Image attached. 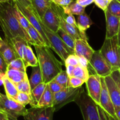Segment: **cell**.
I'll list each match as a JSON object with an SVG mask.
<instances>
[{
  "instance_id": "obj_55",
  "label": "cell",
  "mask_w": 120,
  "mask_h": 120,
  "mask_svg": "<svg viewBox=\"0 0 120 120\" xmlns=\"http://www.w3.org/2000/svg\"><path fill=\"white\" fill-rule=\"evenodd\" d=\"M14 1V0H0V3L4 4V3H8V2H11Z\"/></svg>"
},
{
  "instance_id": "obj_45",
  "label": "cell",
  "mask_w": 120,
  "mask_h": 120,
  "mask_svg": "<svg viewBox=\"0 0 120 120\" xmlns=\"http://www.w3.org/2000/svg\"><path fill=\"white\" fill-rule=\"evenodd\" d=\"M78 58L79 65L80 66L84 68H88V66L89 65V61L87 60L84 56H77Z\"/></svg>"
},
{
  "instance_id": "obj_61",
  "label": "cell",
  "mask_w": 120,
  "mask_h": 120,
  "mask_svg": "<svg viewBox=\"0 0 120 120\" xmlns=\"http://www.w3.org/2000/svg\"><path fill=\"white\" fill-rule=\"evenodd\" d=\"M0 94H1V92H0Z\"/></svg>"
},
{
  "instance_id": "obj_27",
  "label": "cell",
  "mask_w": 120,
  "mask_h": 120,
  "mask_svg": "<svg viewBox=\"0 0 120 120\" xmlns=\"http://www.w3.org/2000/svg\"><path fill=\"white\" fill-rule=\"evenodd\" d=\"M46 84H47L44 83V82H42L36 86L34 89H32L31 96L32 98V104L30 105L31 107H35L36 105L45 89Z\"/></svg>"
},
{
  "instance_id": "obj_24",
  "label": "cell",
  "mask_w": 120,
  "mask_h": 120,
  "mask_svg": "<svg viewBox=\"0 0 120 120\" xmlns=\"http://www.w3.org/2000/svg\"><path fill=\"white\" fill-rule=\"evenodd\" d=\"M11 44L12 45L18 58L23 60L24 49L29 45L28 42L20 36H15L12 39Z\"/></svg>"
},
{
  "instance_id": "obj_35",
  "label": "cell",
  "mask_w": 120,
  "mask_h": 120,
  "mask_svg": "<svg viewBox=\"0 0 120 120\" xmlns=\"http://www.w3.org/2000/svg\"><path fill=\"white\" fill-rule=\"evenodd\" d=\"M53 81L57 82L64 87H69V76L66 70H62L53 79Z\"/></svg>"
},
{
  "instance_id": "obj_60",
  "label": "cell",
  "mask_w": 120,
  "mask_h": 120,
  "mask_svg": "<svg viewBox=\"0 0 120 120\" xmlns=\"http://www.w3.org/2000/svg\"><path fill=\"white\" fill-rule=\"evenodd\" d=\"M110 1H112V0H110Z\"/></svg>"
},
{
  "instance_id": "obj_51",
  "label": "cell",
  "mask_w": 120,
  "mask_h": 120,
  "mask_svg": "<svg viewBox=\"0 0 120 120\" xmlns=\"http://www.w3.org/2000/svg\"><path fill=\"white\" fill-rule=\"evenodd\" d=\"M4 11V5L3 4L0 3V26L2 27V13H3Z\"/></svg>"
},
{
  "instance_id": "obj_56",
  "label": "cell",
  "mask_w": 120,
  "mask_h": 120,
  "mask_svg": "<svg viewBox=\"0 0 120 120\" xmlns=\"http://www.w3.org/2000/svg\"><path fill=\"white\" fill-rule=\"evenodd\" d=\"M0 120H12V119H9V118H0Z\"/></svg>"
},
{
  "instance_id": "obj_13",
  "label": "cell",
  "mask_w": 120,
  "mask_h": 120,
  "mask_svg": "<svg viewBox=\"0 0 120 120\" xmlns=\"http://www.w3.org/2000/svg\"><path fill=\"white\" fill-rule=\"evenodd\" d=\"M101 91L99 105L103 108L104 111L108 113L109 115L113 117H116L114 107L108 91L104 77H101Z\"/></svg>"
},
{
  "instance_id": "obj_39",
  "label": "cell",
  "mask_w": 120,
  "mask_h": 120,
  "mask_svg": "<svg viewBox=\"0 0 120 120\" xmlns=\"http://www.w3.org/2000/svg\"><path fill=\"white\" fill-rule=\"evenodd\" d=\"M48 84L49 85L50 91H51V92L53 94H56V93L60 91L63 90V89L65 88V87L61 85L60 84H58L57 82H55V81H53V80L50 81Z\"/></svg>"
},
{
  "instance_id": "obj_11",
  "label": "cell",
  "mask_w": 120,
  "mask_h": 120,
  "mask_svg": "<svg viewBox=\"0 0 120 120\" xmlns=\"http://www.w3.org/2000/svg\"><path fill=\"white\" fill-rule=\"evenodd\" d=\"M51 7L53 8L56 14L57 15L59 20V27L60 28L63 29V31L71 35L75 40H80L83 39L82 35L80 32L78 28H74L69 24L66 22L65 20L66 14L64 13L63 8L60 6L57 5L55 4L52 3L51 5Z\"/></svg>"
},
{
  "instance_id": "obj_8",
  "label": "cell",
  "mask_w": 120,
  "mask_h": 120,
  "mask_svg": "<svg viewBox=\"0 0 120 120\" xmlns=\"http://www.w3.org/2000/svg\"><path fill=\"white\" fill-rule=\"evenodd\" d=\"M89 66L94 71L95 74L100 77H105L112 74L115 70L113 67L101 55L99 50L95 51L89 61ZM88 66V67H89Z\"/></svg>"
},
{
  "instance_id": "obj_41",
  "label": "cell",
  "mask_w": 120,
  "mask_h": 120,
  "mask_svg": "<svg viewBox=\"0 0 120 120\" xmlns=\"http://www.w3.org/2000/svg\"><path fill=\"white\" fill-rule=\"evenodd\" d=\"M110 2V0H94L95 4L104 12L107 10Z\"/></svg>"
},
{
  "instance_id": "obj_54",
  "label": "cell",
  "mask_w": 120,
  "mask_h": 120,
  "mask_svg": "<svg viewBox=\"0 0 120 120\" xmlns=\"http://www.w3.org/2000/svg\"><path fill=\"white\" fill-rule=\"evenodd\" d=\"M117 39H118V45L120 46V18L119 28H118V34H117Z\"/></svg>"
},
{
  "instance_id": "obj_47",
  "label": "cell",
  "mask_w": 120,
  "mask_h": 120,
  "mask_svg": "<svg viewBox=\"0 0 120 120\" xmlns=\"http://www.w3.org/2000/svg\"><path fill=\"white\" fill-rule=\"evenodd\" d=\"M14 2H16L25 7H28L31 5L30 0H14Z\"/></svg>"
},
{
  "instance_id": "obj_7",
  "label": "cell",
  "mask_w": 120,
  "mask_h": 120,
  "mask_svg": "<svg viewBox=\"0 0 120 120\" xmlns=\"http://www.w3.org/2000/svg\"><path fill=\"white\" fill-rule=\"evenodd\" d=\"M0 109L5 112L11 118L18 120L20 116H24L27 112L25 106L16 100H12L4 94H0Z\"/></svg>"
},
{
  "instance_id": "obj_30",
  "label": "cell",
  "mask_w": 120,
  "mask_h": 120,
  "mask_svg": "<svg viewBox=\"0 0 120 120\" xmlns=\"http://www.w3.org/2000/svg\"><path fill=\"white\" fill-rule=\"evenodd\" d=\"M12 12L15 17L16 18V20L19 22V23L21 25V26L25 29L27 31V29L29 27L30 23L28 21V20L26 18L25 16L23 15V14L21 12V11L18 8L14 2H13L12 3Z\"/></svg>"
},
{
  "instance_id": "obj_58",
  "label": "cell",
  "mask_w": 120,
  "mask_h": 120,
  "mask_svg": "<svg viewBox=\"0 0 120 120\" xmlns=\"http://www.w3.org/2000/svg\"><path fill=\"white\" fill-rule=\"evenodd\" d=\"M118 71H119V72H120V69H118Z\"/></svg>"
},
{
  "instance_id": "obj_34",
  "label": "cell",
  "mask_w": 120,
  "mask_h": 120,
  "mask_svg": "<svg viewBox=\"0 0 120 120\" xmlns=\"http://www.w3.org/2000/svg\"><path fill=\"white\" fill-rule=\"evenodd\" d=\"M15 85L19 92L26 93V94L31 95V88H30L29 78H28V76L26 77L22 81L15 84Z\"/></svg>"
},
{
  "instance_id": "obj_12",
  "label": "cell",
  "mask_w": 120,
  "mask_h": 120,
  "mask_svg": "<svg viewBox=\"0 0 120 120\" xmlns=\"http://www.w3.org/2000/svg\"><path fill=\"white\" fill-rule=\"evenodd\" d=\"M87 94L97 105H100L101 84V77L97 74L90 75L88 80L86 81Z\"/></svg>"
},
{
  "instance_id": "obj_49",
  "label": "cell",
  "mask_w": 120,
  "mask_h": 120,
  "mask_svg": "<svg viewBox=\"0 0 120 120\" xmlns=\"http://www.w3.org/2000/svg\"><path fill=\"white\" fill-rule=\"evenodd\" d=\"M66 71L67 74L69 76H73V72L74 71V69H75V67L72 65H66Z\"/></svg>"
},
{
  "instance_id": "obj_18",
  "label": "cell",
  "mask_w": 120,
  "mask_h": 120,
  "mask_svg": "<svg viewBox=\"0 0 120 120\" xmlns=\"http://www.w3.org/2000/svg\"><path fill=\"white\" fill-rule=\"evenodd\" d=\"M0 54L4 58L7 65L10 64L13 60L18 58L12 45L7 40H2L0 46Z\"/></svg>"
},
{
  "instance_id": "obj_50",
  "label": "cell",
  "mask_w": 120,
  "mask_h": 120,
  "mask_svg": "<svg viewBox=\"0 0 120 120\" xmlns=\"http://www.w3.org/2000/svg\"><path fill=\"white\" fill-rule=\"evenodd\" d=\"M0 118H9V119H12V120H14V119L11 118L3 110L0 109Z\"/></svg>"
},
{
  "instance_id": "obj_23",
  "label": "cell",
  "mask_w": 120,
  "mask_h": 120,
  "mask_svg": "<svg viewBox=\"0 0 120 120\" xmlns=\"http://www.w3.org/2000/svg\"><path fill=\"white\" fill-rule=\"evenodd\" d=\"M53 96V94L51 92L49 85L47 84L45 89L41 96L39 101L35 107H52Z\"/></svg>"
},
{
  "instance_id": "obj_43",
  "label": "cell",
  "mask_w": 120,
  "mask_h": 120,
  "mask_svg": "<svg viewBox=\"0 0 120 120\" xmlns=\"http://www.w3.org/2000/svg\"><path fill=\"white\" fill-rule=\"evenodd\" d=\"M65 20L66 21V22H68V24H69L70 25L73 27L74 28H77V22H76V19H75V17L73 15H71V14L66 15V14Z\"/></svg>"
},
{
  "instance_id": "obj_10",
  "label": "cell",
  "mask_w": 120,
  "mask_h": 120,
  "mask_svg": "<svg viewBox=\"0 0 120 120\" xmlns=\"http://www.w3.org/2000/svg\"><path fill=\"white\" fill-rule=\"evenodd\" d=\"M55 112L53 107H34L27 109L23 118L25 120H53Z\"/></svg>"
},
{
  "instance_id": "obj_4",
  "label": "cell",
  "mask_w": 120,
  "mask_h": 120,
  "mask_svg": "<svg viewBox=\"0 0 120 120\" xmlns=\"http://www.w3.org/2000/svg\"><path fill=\"white\" fill-rule=\"evenodd\" d=\"M100 52L115 70L120 68V46L117 35L110 38H105Z\"/></svg>"
},
{
  "instance_id": "obj_28",
  "label": "cell",
  "mask_w": 120,
  "mask_h": 120,
  "mask_svg": "<svg viewBox=\"0 0 120 120\" xmlns=\"http://www.w3.org/2000/svg\"><path fill=\"white\" fill-rule=\"evenodd\" d=\"M27 32H28L30 39L34 42V45L39 46H46L44 40L41 36V34L31 24H29V27L27 29Z\"/></svg>"
},
{
  "instance_id": "obj_15",
  "label": "cell",
  "mask_w": 120,
  "mask_h": 120,
  "mask_svg": "<svg viewBox=\"0 0 120 120\" xmlns=\"http://www.w3.org/2000/svg\"><path fill=\"white\" fill-rule=\"evenodd\" d=\"M87 41L83 39L76 40L74 51L75 54L77 56H84L90 61L95 51L90 47Z\"/></svg>"
},
{
  "instance_id": "obj_26",
  "label": "cell",
  "mask_w": 120,
  "mask_h": 120,
  "mask_svg": "<svg viewBox=\"0 0 120 120\" xmlns=\"http://www.w3.org/2000/svg\"><path fill=\"white\" fill-rule=\"evenodd\" d=\"M5 75L15 85L22 81L28 76L26 72H23L14 69H7Z\"/></svg>"
},
{
  "instance_id": "obj_6",
  "label": "cell",
  "mask_w": 120,
  "mask_h": 120,
  "mask_svg": "<svg viewBox=\"0 0 120 120\" xmlns=\"http://www.w3.org/2000/svg\"><path fill=\"white\" fill-rule=\"evenodd\" d=\"M82 87L78 88L66 87L63 90L53 94L52 107L56 112L63 106L71 102H75L80 94L84 91Z\"/></svg>"
},
{
  "instance_id": "obj_2",
  "label": "cell",
  "mask_w": 120,
  "mask_h": 120,
  "mask_svg": "<svg viewBox=\"0 0 120 120\" xmlns=\"http://www.w3.org/2000/svg\"><path fill=\"white\" fill-rule=\"evenodd\" d=\"M14 1L4 3L2 13V26L1 27L5 35V39L11 44V40L15 36H20L28 43L34 45L28 32L19 23L12 12V3Z\"/></svg>"
},
{
  "instance_id": "obj_53",
  "label": "cell",
  "mask_w": 120,
  "mask_h": 120,
  "mask_svg": "<svg viewBox=\"0 0 120 120\" xmlns=\"http://www.w3.org/2000/svg\"><path fill=\"white\" fill-rule=\"evenodd\" d=\"M105 112V116H106L107 118V120H118V119L116 117H113V116H111L110 115H109L108 113H107L106 112Z\"/></svg>"
},
{
  "instance_id": "obj_5",
  "label": "cell",
  "mask_w": 120,
  "mask_h": 120,
  "mask_svg": "<svg viewBox=\"0 0 120 120\" xmlns=\"http://www.w3.org/2000/svg\"><path fill=\"white\" fill-rule=\"evenodd\" d=\"M75 102L80 108L84 120H100L98 106L84 90Z\"/></svg>"
},
{
  "instance_id": "obj_33",
  "label": "cell",
  "mask_w": 120,
  "mask_h": 120,
  "mask_svg": "<svg viewBox=\"0 0 120 120\" xmlns=\"http://www.w3.org/2000/svg\"><path fill=\"white\" fill-rule=\"evenodd\" d=\"M14 69L23 72H26V67L25 65L24 61L20 58H17L9 64L7 68V69Z\"/></svg>"
},
{
  "instance_id": "obj_1",
  "label": "cell",
  "mask_w": 120,
  "mask_h": 120,
  "mask_svg": "<svg viewBox=\"0 0 120 120\" xmlns=\"http://www.w3.org/2000/svg\"><path fill=\"white\" fill-rule=\"evenodd\" d=\"M34 46L42 72L43 82L48 84L63 70L62 63L55 57L49 47L36 45Z\"/></svg>"
},
{
  "instance_id": "obj_17",
  "label": "cell",
  "mask_w": 120,
  "mask_h": 120,
  "mask_svg": "<svg viewBox=\"0 0 120 120\" xmlns=\"http://www.w3.org/2000/svg\"><path fill=\"white\" fill-rule=\"evenodd\" d=\"M41 20L48 28L53 32H57L59 29V20L58 16L51 7L45 12Z\"/></svg>"
},
{
  "instance_id": "obj_32",
  "label": "cell",
  "mask_w": 120,
  "mask_h": 120,
  "mask_svg": "<svg viewBox=\"0 0 120 120\" xmlns=\"http://www.w3.org/2000/svg\"><path fill=\"white\" fill-rule=\"evenodd\" d=\"M73 76L82 79L86 82V81L88 80L90 76L89 71L88 68H84L79 65L75 67L74 71L73 72Z\"/></svg>"
},
{
  "instance_id": "obj_31",
  "label": "cell",
  "mask_w": 120,
  "mask_h": 120,
  "mask_svg": "<svg viewBox=\"0 0 120 120\" xmlns=\"http://www.w3.org/2000/svg\"><path fill=\"white\" fill-rule=\"evenodd\" d=\"M57 34L59 35L60 37L62 38L63 42L67 45L69 47L71 48V49H74L75 46V41L76 40L73 38L71 35H69L67 32H66L64 31L59 28L57 32Z\"/></svg>"
},
{
  "instance_id": "obj_40",
  "label": "cell",
  "mask_w": 120,
  "mask_h": 120,
  "mask_svg": "<svg viewBox=\"0 0 120 120\" xmlns=\"http://www.w3.org/2000/svg\"><path fill=\"white\" fill-rule=\"evenodd\" d=\"M64 65H72L74 67L79 65L78 58L77 56L75 54H70L66 59L64 63Z\"/></svg>"
},
{
  "instance_id": "obj_57",
  "label": "cell",
  "mask_w": 120,
  "mask_h": 120,
  "mask_svg": "<svg viewBox=\"0 0 120 120\" xmlns=\"http://www.w3.org/2000/svg\"><path fill=\"white\" fill-rule=\"evenodd\" d=\"M2 39L1 38V37L0 36V46H1V42H2Z\"/></svg>"
},
{
  "instance_id": "obj_21",
  "label": "cell",
  "mask_w": 120,
  "mask_h": 120,
  "mask_svg": "<svg viewBox=\"0 0 120 120\" xmlns=\"http://www.w3.org/2000/svg\"><path fill=\"white\" fill-rule=\"evenodd\" d=\"M33 9L42 20L45 12L51 7L52 2L50 0H30Z\"/></svg>"
},
{
  "instance_id": "obj_52",
  "label": "cell",
  "mask_w": 120,
  "mask_h": 120,
  "mask_svg": "<svg viewBox=\"0 0 120 120\" xmlns=\"http://www.w3.org/2000/svg\"><path fill=\"white\" fill-rule=\"evenodd\" d=\"M115 114L118 120H120V107H115Z\"/></svg>"
},
{
  "instance_id": "obj_14",
  "label": "cell",
  "mask_w": 120,
  "mask_h": 120,
  "mask_svg": "<svg viewBox=\"0 0 120 120\" xmlns=\"http://www.w3.org/2000/svg\"><path fill=\"white\" fill-rule=\"evenodd\" d=\"M104 78L114 107H120V90L118 84L111 75Z\"/></svg>"
},
{
  "instance_id": "obj_9",
  "label": "cell",
  "mask_w": 120,
  "mask_h": 120,
  "mask_svg": "<svg viewBox=\"0 0 120 120\" xmlns=\"http://www.w3.org/2000/svg\"><path fill=\"white\" fill-rule=\"evenodd\" d=\"M14 3L15 4L18 8L21 11V12L23 14V15L25 16L26 18L28 20L30 24H31L41 34V36L44 40L47 47L50 48V44H49L48 38L42 29V26H41V19L38 16L37 13L33 9L32 5L28 7H25L18 3H16V2H14Z\"/></svg>"
},
{
  "instance_id": "obj_22",
  "label": "cell",
  "mask_w": 120,
  "mask_h": 120,
  "mask_svg": "<svg viewBox=\"0 0 120 120\" xmlns=\"http://www.w3.org/2000/svg\"><path fill=\"white\" fill-rule=\"evenodd\" d=\"M23 60L26 67H36L39 65L38 60L35 56L31 47L28 45L24 49Z\"/></svg>"
},
{
  "instance_id": "obj_48",
  "label": "cell",
  "mask_w": 120,
  "mask_h": 120,
  "mask_svg": "<svg viewBox=\"0 0 120 120\" xmlns=\"http://www.w3.org/2000/svg\"><path fill=\"white\" fill-rule=\"evenodd\" d=\"M97 106H98V112H99L100 120H107L106 116H105V112H104V111L103 110V108H102L100 106L98 105H97Z\"/></svg>"
},
{
  "instance_id": "obj_25",
  "label": "cell",
  "mask_w": 120,
  "mask_h": 120,
  "mask_svg": "<svg viewBox=\"0 0 120 120\" xmlns=\"http://www.w3.org/2000/svg\"><path fill=\"white\" fill-rule=\"evenodd\" d=\"M32 70L31 75L29 78V82L31 90L38 85L43 82L42 72H41L39 65L32 67Z\"/></svg>"
},
{
  "instance_id": "obj_20",
  "label": "cell",
  "mask_w": 120,
  "mask_h": 120,
  "mask_svg": "<svg viewBox=\"0 0 120 120\" xmlns=\"http://www.w3.org/2000/svg\"><path fill=\"white\" fill-rule=\"evenodd\" d=\"M0 81L3 84L6 95L9 98L16 100L19 91L15 84L5 76V74H0Z\"/></svg>"
},
{
  "instance_id": "obj_29",
  "label": "cell",
  "mask_w": 120,
  "mask_h": 120,
  "mask_svg": "<svg viewBox=\"0 0 120 120\" xmlns=\"http://www.w3.org/2000/svg\"><path fill=\"white\" fill-rule=\"evenodd\" d=\"M63 9L64 13L66 15L71 14L73 15H79L85 12V8L80 5L76 1H73L67 7H63Z\"/></svg>"
},
{
  "instance_id": "obj_3",
  "label": "cell",
  "mask_w": 120,
  "mask_h": 120,
  "mask_svg": "<svg viewBox=\"0 0 120 120\" xmlns=\"http://www.w3.org/2000/svg\"><path fill=\"white\" fill-rule=\"evenodd\" d=\"M41 24L50 44V48L52 49L57 54L64 64V61L67 57L70 54H75V51L68 47L63 42L57 32H53L48 28L42 22V20L41 21Z\"/></svg>"
},
{
  "instance_id": "obj_44",
  "label": "cell",
  "mask_w": 120,
  "mask_h": 120,
  "mask_svg": "<svg viewBox=\"0 0 120 120\" xmlns=\"http://www.w3.org/2000/svg\"><path fill=\"white\" fill-rule=\"evenodd\" d=\"M8 68V65L6 63L4 58L0 54V74H5Z\"/></svg>"
},
{
  "instance_id": "obj_59",
  "label": "cell",
  "mask_w": 120,
  "mask_h": 120,
  "mask_svg": "<svg viewBox=\"0 0 120 120\" xmlns=\"http://www.w3.org/2000/svg\"><path fill=\"white\" fill-rule=\"evenodd\" d=\"M117 1H118V2H120V0H117Z\"/></svg>"
},
{
  "instance_id": "obj_37",
  "label": "cell",
  "mask_w": 120,
  "mask_h": 120,
  "mask_svg": "<svg viewBox=\"0 0 120 120\" xmlns=\"http://www.w3.org/2000/svg\"><path fill=\"white\" fill-rule=\"evenodd\" d=\"M16 101L20 103L21 104L23 105V106H26L28 104H32V98L30 95L23 92H19L17 96H16Z\"/></svg>"
},
{
  "instance_id": "obj_36",
  "label": "cell",
  "mask_w": 120,
  "mask_h": 120,
  "mask_svg": "<svg viewBox=\"0 0 120 120\" xmlns=\"http://www.w3.org/2000/svg\"><path fill=\"white\" fill-rule=\"evenodd\" d=\"M106 11L112 15L120 18V2L117 0H112L109 3Z\"/></svg>"
},
{
  "instance_id": "obj_38",
  "label": "cell",
  "mask_w": 120,
  "mask_h": 120,
  "mask_svg": "<svg viewBox=\"0 0 120 120\" xmlns=\"http://www.w3.org/2000/svg\"><path fill=\"white\" fill-rule=\"evenodd\" d=\"M84 83H85V81L82 79L73 76H69V87L78 88L82 87Z\"/></svg>"
},
{
  "instance_id": "obj_19",
  "label": "cell",
  "mask_w": 120,
  "mask_h": 120,
  "mask_svg": "<svg viewBox=\"0 0 120 120\" xmlns=\"http://www.w3.org/2000/svg\"><path fill=\"white\" fill-rule=\"evenodd\" d=\"M77 25L82 38L83 40H88L86 34V31L89 29L90 26L93 24L94 22L90 18V16L86 14L85 12L82 13L77 17Z\"/></svg>"
},
{
  "instance_id": "obj_16",
  "label": "cell",
  "mask_w": 120,
  "mask_h": 120,
  "mask_svg": "<svg viewBox=\"0 0 120 120\" xmlns=\"http://www.w3.org/2000/svg\"><path fill=\"white\" fill-rule=\"evenodd\" d=\"M106 20V38L117 36L118 31L120 17L114 16L105 11L104 12Z\"/></svg>"
},
{
  "instance_id": "obj_42",
  "label": "cell",
  "mask_w": 120,
  "mask_h": 120,
  "mask_svg": "<svg viewBox=\"0 0 120 120\" xmlns=\"http://www.w3.org/2000/svg\"><path fill=\"white\" fill-rule=\"evenodd\" d=\"M50 1L52 3L63 8L69 5L73 1V0H50Z\"/></svg>"
},
{
  "instance_id": "obj_46",
  "label": "cell",
  "mask_w": 120,
  "mask_h": 120,
  "mask_svg": "<svg viewBox=\"0 0 120 120\" xmlns=\"http://www.w3.org/2000/svg\"><path fill=\"white\" fill-rule=\"evenodd\" d=\"M76 2L82 7L86 8L88 5L94 2V0H76Z\"/></svg>"
}]
</instances>
